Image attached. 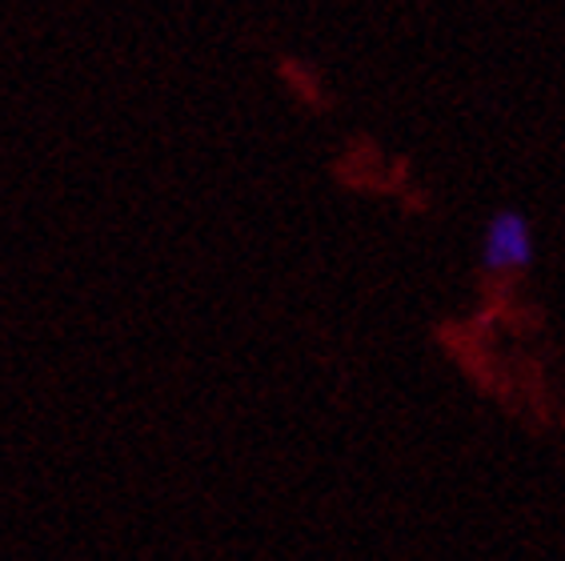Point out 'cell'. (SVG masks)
Listing matches in <instances>:
<instances>
[{
  "label": "cell",
  "instance_id": "1",
  "mask_svg": "<svg viewBox=\"0 0 565 561\" xmlns=\"http://www.w3.org/2000/svg\"><path fill=\"white\" fill-rule=\"evenodd\" d=\"M481 269L490 273H525L537 261L533 221L525 209L501 205L481 225Z\"/></svg>",
  "mask_w": 565,
  "mask_h": 561
}]
</instances>
